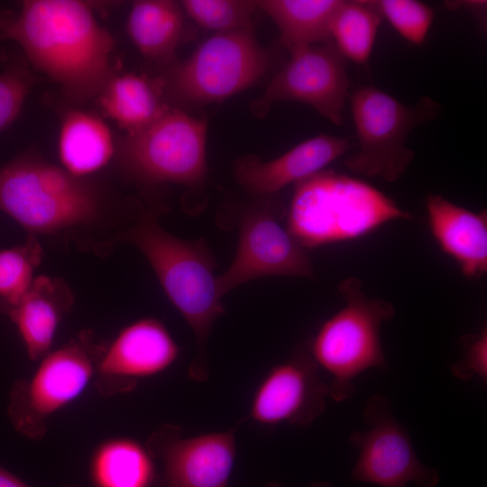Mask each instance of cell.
Instances as JSON below:
<instances>
[{
	"instance_id": "6da1fadb",
	"label": "cell",
	"mask_w": 487,
	"mask_h": 487,
	"mask_svg": "<svg viewBox=\"0 0 487 487\" xmlns=\"http://www.w3.org/2000/svg\"><path fill=\"white\" fill-rule=\"evenodd\" d=\"M0 38L15 41L74 103L96 97L114 75L113 37L83 1L26 0L1 11Z\"/></svg>"
},
{
	"instance_id": "7a4b0ae2",
	"label": "cell",
	"mask_w": 487,
	"mask_h": 487,
	"mask_svg": "<svg viewBox=\"0 0 487 487\" xmlns=\"http://www.w3.org/2000/svg\"><path fill=\"white\" fill-rule=\"evenodd\" d=\"M158 216L157 210L145 212L122 236L147 259L169 300L194 333L198 354L188 375L204 381L208 376L207 342L225 313L215 275L216 262L203 238H179L160 225Z\"/></svg>"
},
{
	"instance_id": "3957f363",
	"label": "cell",
	"mask_w": 487,
	"mask_h": 487,
	"mask_svg": "<svg viewBox=\"0 0 487 487\" xmlns=\"http://www.w3.org/2000/svg\"><path fill=\"white\" fill-rule=\"evenodd\" d=\"M286 227L305 249L364 235L395 219H411L368 183L321 170L295 183Z\"/></svg>"
},
{
	"instance_id": "277c9868",
	"label": "cell",
	"mask_w": 487,
	"mask_h": 487,
	"mask_svg": "<svg viewBox=\"0 0 487 487\" xmlns=\"http://www.w3.org/2000/svg\"><path fill=\"white\" fill-rule=\"evenodd\" d=\"M99 209L92 185L39 156L22 154L0 167V210L32 235L87 225Z\"/></svg>"
},
{
	"instance_id": "5b68a950",
	"label": "cell",
	"mask_w": 487,
	"mask_h": 487,
	"mask_svg": "<svg viewBox=\"0 0 487 487\" xmlns=\"http://www.w3.org/2000/svg\"><path fill=\"white\" fill-rule=\"evenodd\" d=\"M339 291L345 306L321 326L308 350L331 378L329 397L340 402L353 397L358 375L387 367L380 329L395 310L384 300L367 297L356 278L344 280Z\"/></svg>"
},
{
	"instance_id": "8992f818",
	"label": "cell",
	"mask_w": 487,
	"mask_h": 487,
	"mask_svg": "<svg viewBox=\"0 0 487 487\" xmlns=\"http://www.w3.org/2000/svg\"><path fill=\"white\" fill-rule=\"evenodd\" d=\"M350 106L357 142L345 165L355 174L391 182L404 174L414 158L407 146L411 131L441 113L440 104L429 96L409 106L374 87L357 88Z\"/></svg>"
},
{
	"instance_id": "52a82bcc",
	"label": "cell",
	"mask_w": 487,
	"mask_h": 487,
	"mask_svg": "<svg viewBox=\"0 0 487 487\" xmlns=\"http://www.w3.org/2000/svg\"><path fill=\"white\" fill-rule=\"evenodd\" d=\"M207 123L170 107L118 146L122 166L145 184L176 183L203 191L207 178Z\"/></svg>"
},
{
	"instance_id": "ba28073f",
	"label": "cell",
	"mask_w": 487,
	"mask_h": 487,
	"mask_svg": "<svg viewBox=\"0 0 487 487\" xmlns=\"http://www.w3.org/2000/svg\"><path fill=\"white\" fill-rule=\"evenodd\" d=\"M103 348L84 331L43 356L31 377L11 389L7 411L14 427L29 439H42L50 418L94 381Z\"/></svg>"
},
{
	"instance_id": "9c48e42d",
	"label": "cell",
	"mask_w": 487,
	"mask_h": 487,
	"mask_svg": "<svg viewBox=\"0 0 487 487\" xmlns=\"http://www.w3.org/2000/svg\"><path fill=\"white\" fill-rule=\"evenodd\" d=\"M231 213L225 222L236 225L239 239L231 265L217 276L222 298L233 289L263 277H314L305 249L281 224L287 212L274 195L254 197Z\"/></svg>"
},
{
	"instance_id": "30bf717a",
	"label": "cell",
	"mask_w": 487,
	"mask_h": 487,
	"mask_svg": "<svg viewBox=\"0 0 487 487\" xmlns=\"http://www.w3.org/2000/svg\"><path fill=\"white\" fill-rule=\"evenodd\" d=\"M270 65V54L252 31L215 32L174 66L163 83L183 103H216L254 85Z\"/></svg>"
},
{
	"instance_id": "8fae6325",
	"label": "cell",
	"mask_w": 487,
	"mask_h": 487,
	"mask_svg": "<svg viewBox=\"0 0 487 487\" xmlns=\"http://www.w3.org/2000/svg\"><path fill=\"white\" fill-rule=\"evenodd\" d=\"M367 428L354 431L350 443L358 449L351 477L381 487H436L438 472L423 464L414 450L410 436L395 418L382 395L372 396L363 409Z\"/></svg>"
},
{
	"instance_id": "7c38bea8",
	"label": "cell",
	"mask_w": 487,
	"mask_h": 487,
	"mask_svg": "<svg viewBox=\"0 0 487 487\" xmlns=\"http://www.w3.org/2000/svg\"><path fill=\"white\" fill-rule=\"evenodd\" d=\"M289 54L263 93L251 103L252 113L262 118L275 103L296 101L311 106L331 123L343 124L350 87L345 58L332 41Z\"/></svg>"
},
{
	"instance_id": "4fadbf2b",
	"label": "cell",
	"mask_w": 487,
	"mask_h": 487,
	"mask_svg": "<svg viewBox=\"0 0 487 487\" xmlns=\"http://www.w3.org/2000/svg\"><path fill=\"white\" fill-rule=\"evenodd\" d=\"M235 429L184 436L165 424L145 445L161 464L154 487H227L236 455Z\"/></svg>"
},
{
	"instance_id": "5bb4252c",
	"label": "cell",
	"mask_w": 487,
	"mask_h": 487,
	"mask_svg": "<svg viewBox=\"0 0 487 487\" xmlns=\"http://www.w3.org/2000/svg\"><path fill=\"white\" fill-rule=\"evenodd\" d=\"M327 396L328 383L308 350L299 348L265 374L253 395L248 418L267 427H308L325 410Z\"/></svg>"
},
{
	"instance_id": "9a60e30c",
	"label": "cell",
	"mask_w": 487,
	"mask_h": 487,
	"mask_svg": "<svg viewBox=\"0 0 487 487\" xmlns=\"http://www.w3.org/2000/svg\"><path fill=\"white\" fill-rule=\"evenodd\" d=\"M179 354V346L163 323L154 317L138 319L104 346L94 384L104 396L129 392L140 380L168 370Z\"/></svg>"
},
{
	"instance_id": "2e32d148",
	"label": "cell",
	"mask_w": 487,
	"mask_h": 487,
	"mask_svg": "<svg viewBox=\"0 0 487 487\" xmlns=\"http://www.w3.org/2000/svg\"><path fill=\"white\" fill-rule=\"evenodd\" d=\"M355 147L350 138L321 133L282 155L262 161L256 156L239 159L234 167L238 183L253 197L271 196L323 169Z\"/></svg>"
},
{
	"instance_id": "e0dca14e",
	"label": "cell",
	"mask_w": 487,
	"mask_h": 487,
	"mask_svg": "<svg viewBox=\"0 0 487 487\" xmlns=\"http://www.w3.org/2000/svg\"><path fill=\"white\" fill-rule=\"evenodd\" d=\"M426 208L432 234L470 279L487 271V214L475 213L440 195H428Z\"/></svg>"
},
{
	"instance_id": "ac0fdd59",
	"label": "cell",
	"mask_w": 487,
	"mask_h": 487,
	"mask_svg": "<svg viewBox=\"0 0 487 487\" xmlns=\"http://www.w3.org/2000/svg\"><path fill=\"white\" fill-rule=\"evenodd\" d=\"M72 304L62 280L42 275L34 278L18 303L1 310L16 326L30 359L40 361L51 351L59 325Z\"/></svg>"
},
{
	"instance_id": "d6986e66",
	"label": "cell",
	"mask_w": 487,
	"mask_h": 487,
	"mask_svg": "<svg viewBox=\"0 0 487 487\" xmlns=\"http://www.w3.org/2000/svg\"><path fill=\"white\" fill-rule=\"evenodd\" d=\"M163 81L135 73L114 74L97 95L104 114L126 135L149 126L170 106L163 101Z\"/></svg>"
},
{
	"instance_id": "ffe728a7",
	"label": "cell",
	"mask_w": 487,
	"mask_h": 487,
	"mask_svg": "<svg viewBox=\"0 0 487 487\" xmlns=\"http://www.w3.org/2000/svg\"><path fill=\"white\" fill-rule=\"evenodd\" d=\"M62 168L83 178L105 167L115 152L108 125L95 114L69 111L62 119L58 140Z\"/></svg>"
},
{
	"instance_id": "44dd1931",
	"label": "cell",
	"mask_w": 487,
	"mask_h": 487,
	"mask_svg": "<svg viewBox=\"0 0 487 487\" xmlns=\"http://www.w3.org/2000/svg\"><path fill=\"white\" fill-rule=\"evenodd\" d=\"M156 462L146 445L134 438L117 436L100 442L89 460L94 487H152Z\"/></svg>"
},
{
	"instance_id": "7402d4cb",
	"label": "cell",
	"mask_w": 487,
	"mask_h": 487,
	"mask_svg": "<svg viewBox=\"0 0 487 487\" xmlns=\"http://www.w3.org/2000/svg\"><path fill=\"white\" fill-rule=\"evenodd\" d=\"M342 0H260L259 9L275 23L289 53L330 41V23Z\"/></svg>"
},
{
	"instance_id": "603a6c76",
	"label": "cell",
	"mask_w": 487,
	"mask_h": 487,
	"mask_svg": "<svg viewBox=\"0 0 487 487\" xmlns=\"http://www.w3.org/2000/svg\"><path fill=\"white\" fill-rule=\"evenodd\" d=\"M184 14L177 1H134L127 18V33L142 55L152 60L167 61L179 44Z\"/></svg>"
},
{
	"instance_id": "cb8c5ba5",
	"label": "cell",
	"mask_w": 487,
	"mask_h": 487,
	"mask_svg": "<svg viewBox=\"0 0 487 487\" xmlns=\"http://www.w3.org/2000/svg\"><path fill=\"white\" fill-rule=\"evenodd\" d=\"M381 21L375 1H341L330 23V39L345 59L366 63Z\"/></svg>"
},
{
	"instance_id": "d4e9b609",
	"label": "cell",
	"mask_w": 487,
	"mask_h": 487,
	"mask_svg": "<svg viewBox=\"0 0 487 487\" xmlns=\"http://www.w3.org/2000/svg\"><path fill=\"white\" fill-rule=\"evenodd\" d=\"M42 256L41 245L32 234L24 244L0 251V309L15 305L25 295Z\"/></svg>"
},
{
	"instance_id": "484cf974",
	"label": "cell",
	"mask_w": 487,
	"mask_h": 487,
	"mask_svg": "<svg viewBox=\"0 0 487 487\" xmlns=\"http://www.w3.org/2000/svg\"><path fill=\"white\" fill-rule=\"evenodd\" d=\"M184 13L200 27L223 32L253 29L257 1L250 0H183Z\"/></svg>"
},
{
	"instance_id": "4316f807",
	"label": "cell",
	"mask_w": 487,
	"mask_h": 487,
	"mask_svg": "<svg viewBox=\"0 0 487 487\" xmlns=\"http://www.w3.org/2000/svg\"><path fill=\"white\" fill-rule=\"evenodd\" d=\"M375 5L382 17L408 41L422 44L434 19L433 9L416 0H379Z\"/></svg>"
},
{
	"instance_id": "83f0119b",
	"label": "cell",
	"mask_w": 487,
	"mask_h": 487,
	"mask_svg": "<svg viewBox=\"0 0 487 487\" xmlns=\"http://www.w3.org/2000/svg\"><path fill=\"white\" fill-rule=\"evenodd\" d=\"M34 81L26 64L19 60L9 62L0 72V131L15 120Z\"/></svg>"
},
{
	"instance_id": "f1b7e54d",
	"label": "cell",
	"mask_w": 487,
	"mask_h": 487,
	"mask_svg": "<svg viewBox=\"0 0 487 487\" xmlns=\"http://www.w3.org/2000/svg\"><path fill=\"white\" fill-rule=\"evenodd\" d=\"M464 354L451 365L454 376L461 381L477 377L487 380V330L482 328L478 334L463 338Z\"/></svg>"
},
{
	"instance_id": "f546056e",
	"label": "cell",
	"mask_w": 487,
	"mask_h": 487,
	"mask_svg": "<svg viewBox=\"0 0 487 487\" xmlns=\"http://www.w3.org/2000/svg\"><path fill=\"white\" fill-rule=\"evenodd\" d=\"M462 7L473 14L482 24L481 26L483 27V19L485 21L486 14L485 1H449L446 4V9L449 8L451 10H459Z\"/></svg>"
},
{
	"instance_id": "4dcf8cb0",
	"label": "cell",
	"mask_w": 487,
	"mask_h": 487,
	"mask_svg": "<svg viewBox=\"0 0 487 487\" xmlns=\"http://www.w3.org/2000/svg\"><path fill=\"white\" fill-rule=\"evenodd\" d=\"M0 487H31V486L0 464ZM63 487H79V486L65 485Z\"/></svg>"
},
{
	"instance_id": "1f68e13d",
	"label": "cell",
	"mask_w": 487,
	"mask_h": 487,
	"mask_svg": "<svg viewBox=\"0 0 487 487\" xmlns=\"http://www.w3.org/2000/svg\"><path fill=\"white\" fill-rule=\"evenodd\" d=\"M264 487H283L281 484L276 482H270L265 484ZM309 487H333L329 482H313Z\"/></svg>"
}]
</instances>
